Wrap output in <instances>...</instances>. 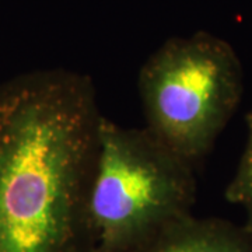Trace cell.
I'll return each instance as SVG.
<instances>
[{"label":"cell","mask_w":252,"mask_h":252,"mask_svg":"<svg viewBox=\"0 0 252 252\" xmlns=\"http://www.w3.org/2000/svg\"><path fill=\"white\" fill-rule=\"evenodd\" d=\"M136 252H252V234L221 219H198L190 213Z\"/></svg>","instance_id":"obj_4"},{"label":"cell","mask_w":252,"mask_h":252,"mask_svg":"<svg viewBox=\"0 0 252 252\" xmlns=\"http://www.w3.org/2000/svg\"><path fill=\"white\" fill-rule=\"evenodd\" d=\"M146 127L184 160L206 156L243 95V66L224 39L198 32L171 38L139 73Z\"/></svg>","instance_id":"obj_3"},{"label":"cell","mask_w":252,"mask_h":252,"mask_svg":"<svg viewBox=\"0 0 252 252\" xmlns=\"http://www.w3.org/2000/svg\"><path fill=\"white\" fill-rule=\"evenodd\" d=\"M193 170L147 127L102 117L86 210L90 252H136L190 215Z\"/></svg>","instance_id":"obj_2"},{"label":"cell","mask_w":252,"mask_h":252,"mask_svg":"<svg viewBox=\"0 0 252 252\" xmlns=\"http://www.w3.org/2000/svg\"><path fill=\"white\" fill-rule=\"evenodd\" d=\"M247 144L234 178L225 189V199L241 206L247 215L244 228L252 234V109L247 114Z\"/></svg>","instance_id":"obj_5"},{"label":"cell","mask_w":252,"mask_h":252,"mask_svg":"<svg viewBox=\"0 0 252 252\" xmlns=\"http://www.w3.org/2000/svg\"><path fill=\"white\" fill-rule=\"evenodd\" d=\"M102 117L81 73L0 83V252H90L86 210Z\"/></svg>","instance_id":"obj_1"}]
</instances>
